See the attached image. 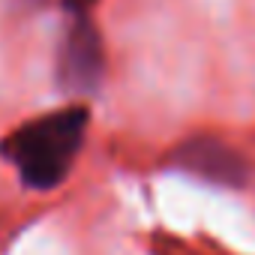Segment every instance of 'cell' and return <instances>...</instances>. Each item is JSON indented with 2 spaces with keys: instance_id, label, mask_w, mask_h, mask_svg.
<instances>
[{
  "instance_id": "1",
  "label": "cell",
  "mask_w": 255,
  "mask_h": 255,
  "mask_svg": "<svg viewBox=\"0 0 255 255\" xmlns=\"http://www.w3.org/2000/svg\"><path fill=\"white\" fill-rule=\"evenodd\" d=\"M87 120L90 111L84 105L45 111L0 141V156L18 171L27 189L51 192L69 177V168L81 153Z\"/></svg>"
},
{
  "instance_id": "2",
  "label": "cell",
  "mask_w": 255,
  "mask_h": 255,
  "mask_svg": "<svg viewBox=\"0 0 255 255\" xmlns=\"http://www.w3.org/2000/svg\"><path fill=\"white\" fill-rule=\"evenodd\" d=\"M102 69H105L102 39H99L96 27L90 24V18L81 12V15H75V21L69 24L66 36H63L60 57H57V84L66 93L84 96L99 87Z\"/></svg>"
},
{
  "instance_id": "3",
  "label": "cell",
  "mask_w": 255,
  "mask_h": 255,
  "mask_svg": "<svg viewBox=\"0 0 255 255\" xmlns=\"http://www.w3.org/2000/svg\"><path fill=\"white\" fill-rule=\"evenodd\" d=\"M168 162L177 171L195 174L213 186H225V189H240L246 183V162L219 138L213 135H195L180 141Z\"/></svg>"
}]
</instances>
